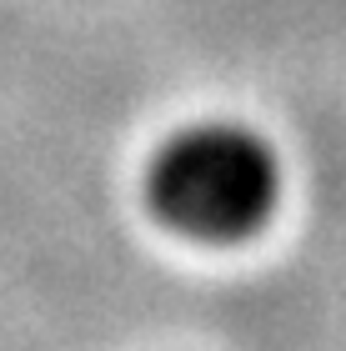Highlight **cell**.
Returning <instances> with one entry per match:
<instances>
[{
    "label": "cell",
    "instance_id": "cell-1",
    "mask_svg": "<svg viewBox=\"0 0 346 351\" xmlns=\"http://www.w3.org/2000/svg\"><path fill=\"white\" fill-rule=\"evenodd\" d=\"M281 201V161L251 125L201 121L151 156L146 206L166 231L191 241H246Z\"/></svg>",
    "mask_w": 346,
    "mask_h": 351
}]
</instances>
